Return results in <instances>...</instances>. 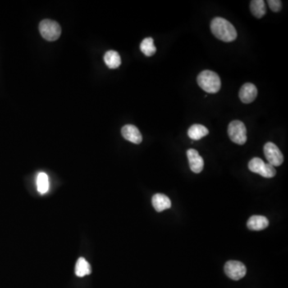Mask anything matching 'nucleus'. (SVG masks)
I'll use <instances>...</instances> for the list:
<instances>
[{
	"label": "nucleus",
	"mask_w": 288,
	"mask_h": 288,
	"mask_svg": "<svg viewBox=\"0 0 288 288\" xmlns=\"http://www.w3.org/2000/svg\"><path fill=\"white\" fill-rule=\"evenodd\" d=\"M211 30L216 38L226 43H230L236 39L237 32L235 28L230 22L224 18L216 17L212 19Z\"/></svg>",
	"instance_id": "f257e3e1"
},
{
	"label": "nucleus",
	"mask_w": 288,
	"mask_h": 288,
	"mask_svg": "<svg viewBox=\"0 0 288 288\" xmlns=\"http://www.w3.org/2000/svg\"><path fill=\"white\" fill-rule=\"evenodd\" d=\"M197 83L203 91L215 94L221 88V79L217 73L211 70H203L197 77Z\"/></svg>",
	"instance_id": "f03ea898"
},
{
	"label": "nucleus",
	"mask_w": 288,
	"mask_h": 288,
	"mask_svg": "<svg viewBox=\"0 0 288 288\" xmlns=\"http://www.w3.org/2000/svg\"><path fill=\"white\" fill-rule=\"evenodd\" d=\"M229 137L233 143L243 145L247 142V128L243 122L234 120L230 122L227 129Z\"/></svg>",
	"instance_id": "7ed1b4c3"
},
{
	"label": "nucleus",
	"mask_w": 288,
	"mask_h": 288,
	"mask_svg": "<svg viewBox=\"0 0 288 288\" xmlns=\"http://www.w3.org/2000/svg\"><path fill=\"white\" fill-rule=\"evenodd\" d=\"M41 35L47 41H56L61 34V28L57 22L44 19L39 24Z\"/></svg>",
	"instance_id": "20e7f679"
},
{
	"label": "nucleus",
	"mask_w": 288,
	"mask_h": 288,
	"mask_svg": "<svg viewBox=\"0 0 288 288\" xmlns=\"http://www.w3.org/2000/svg\"><path fill=\"white\" fill-rule=\"evenodd\" d=\"M248 168L252 172L256 173L264 178H273L276 175V170L273 166L265 163L263 160L259 158H253L249 163Z\"/></svg>",
	"instance_id": "39448f33"
},
{
	"label": "nucleus",
	"mask_w": 288,
	"mask_h": 288,
	"mask_svg": "<svg viewBox=\"0 0 288 288\" xmlns=\"http://www.w3.org/2000/svg\"><path fill=\"white\" fill-rule=\"evenodd\" d=\"M263 152L269 164H271L274 167L281 166L282 163L284 162V156L275 143L271 142L266 143L263 147Z\"/></svg>",
	"instance_id": "423d86ee"
},
{
	"label": "nucleus",
	"mask_w": 288,
	"mask_h": 288,
	"mask_svg": "<svg viewBox=\"0 0 288 288\" xmlns=\"http://www.w3.org/2000/svg\"><path fill=\"white\" fill-rule=\"evenodd\" d=\"M224 271L231 280H239L245 276L247 274V268L243 262L230 260L225 263Z\"/></svg>",
	"instance_id": "0eeeda50"
},
{
	"label": "nucleus",
	"mask_w": 288,
	"mask_h": 288,
	"mask_svg": "<svg viewBox=\"0 0 288 288\" xmlns=\"http://www.w3.org/2000/svg\"><path fill=\"white\" fill-rule=\"evenodd\" d=\"M258 91L254 84L247 83L242 86L239 91V96L240 100L244 103H251L256 99Z\"/></svg>",
	"instance_id": "6e6552de"
},
{
	"label": "nucleus",
	"mask_w": 288,
	"mask_h": 288,
	"mask_svg": "<svg viewBox=\"0 0 288 288\" xmlns=\"http://www.w3.org/2000/svg\"><path fill=\"white\" fill-rule=\"evenodd\" d=\"M121 133L124 139L130 141L134 144H139L143 140V137H142L140 131L134 125L128 124V125L123 127Z\"/></svg>",
	"instance_id": "1a4fd4ad"
},
{
	"label": "nucleus",
	"mask_w": 288,
	"mask_h": 288,
	"mask_svg": "<svg viewBox=\"0 0 288 288\" xmlns=\"http://www.w3.org/2000/svg\"><path fill=\"white\" fill-rule=\"evenodd\" d=\"M187 156H188L191 170L193 172L198 174V173H200L201 171H203L204 162H203V158L199 156V154H198L196 150H188V152H187Z\"/></svg>",
	"instance_id": "9d476101"
},
{
	"label": "nucleus",
	"mask_w": 288,
	"mask_h": 288,
	"mask_svg": "<svg viewBox=\"0 0 288 288\" xmlns=\"http://www.w3.org/2000/svg\"><path fill=\"white\" fill-rule=\"evenodd\" d=\"M152 205L157 212H161L171 207V201L165 194H156L152 197Z\"/></svg>",
	"instance_id": "9b49d317"
},
{
	"label": "nucleus",
	"mask_w": 288,
	"mask_h": 288,
	"mask_svg": "<svg viewBox=\"0 0 288 288\" xmlns=\"http://www.w3.org/2000/svg\"><path fill=\"white\" fill-rule=\"evenodd\" d=\"M269 225V221L267 218L262 216H253L248 220V229L252 230H262L267 228Z\"/></svg>",
	"instance_id": "f8f14e48"
},
{
	"label": "nucleus",
	"mask_w": 288,
	"mask_h": 288,
	"mask_svg": "<svg viewBox=\"0 0 288 288\" xmlns=\"http://www.w3.org/2000/svg\"><path fill=\"white\" fill-rule=\"evenodd\" d=\"M209 134V130L201 124H194L188 129V134L192 140H199Z\"/></svg>",
	"instance_id": "ddd939ff"
},
{
	"label": "nucleus",
	"mask_w": 288,
	"mask_h": 288,
	"mask_svg": "<svg viewBox=\"0 0 288 288\" xmlns=\"http://www.w3.org/2000/svg\"><path fill=\"white\" fill-rule=\"evenodd\" d=\"M103 59H104L105 64L110 69L117 68L121 64V58L117 51H107Z\"/></svg>",
	"instance_id": "4468645a"
},
{
	"label": "nucleus",
	"mask_w": 288,
	"mask_h": 288,
	"mask_svg": "<svg viewBox=\"0 0 288 288\" xmlns=\"http://www.w3.org/2000/svg\"><path fill=\"white\" fill-rule=\"evenodd\" d=\"M250 7L253 15L258 19L263 17L267 13L266 4L263 0H253L251 2Z\"/></svg>",
	"instance_id": "2eb2a0df"
},
{
	"label": "nucleus",
	"mask_w": 288,
	"mask_h": 288,
	"mask_svg": "<svg viewBox=\"0 0 288 288\" xmlns=\"http://www.w3.org/2000/svg\"><path fill=\"white\" fill-rule=\"evenodd\" d=\"M92 273V267L89 262L84 258H79L75 265V275L79 277H84L85 275Z\"/></svg>",
	"instance_id": "dca6fc26"
},
{
	"label": "nucleus",
	"mask_w": 288,
	"mask_h": 288,
	"mask_svg": "<svg viewBox=\"0 0 288 288\" xmlns=\"http://www.w3.org/2000/svg\"><path fill=\"white\" fill-rule=\"evenodd\" d=\"M140 50L146 56H152L156 52V47L154 45L153 38L151 37L146 38L142 41Z\"/></svg>",
	"instance_id": "f3484780"
},
{
	"label": "nucleus",
	"mask_w": 288,
	"mask_h": 288,
	"mask_svg": "<svg viewBox=\"0 0 288 288\" xmlns=\"http://www.w3.org/2000/svg\"><path fill=\"white\" fill-rule=\"evenodd\" d=\"M37 187L38 191L40 194H44L47 193L49 188V182H48V176L47 174L41 172L38 174L37 177Z\"/></svg>",
	"instance_id": "a211bd4d"
},
{
	"label": "nucleus",
	"mask_w": 288,
	"mask_h": 288,
	"mask_svg": "<svg viewBox=\"0 0 288 288\" xmlns=\"http://www.w3.org/2000/svg\"><path fill=\"white\" fill-rule=\"evenodd\" d=\"M270 8L274 12L280 11L282 8V2L280 0H268L267 1Z\"/></svg>",
	"instance_id": "6ab92c4d"
}]
</instances>
